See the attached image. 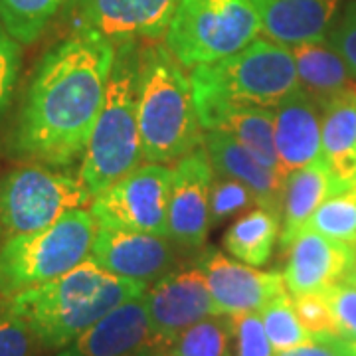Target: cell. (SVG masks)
<instances>
[{
    "instance_id": "obj_35",
    "label": "cell",
    "mask_w": 356,
    "mask_h": 356,
    "mask_svg": "<svg viewBox=\"0 0 356 356\" xmlns=\"http://www.w3.org/2000/svg\"><path fill=\"white\" fill-rule=\"evenodd\" d=\"M329 36V44L348 65L350 74L356 77V0L350 2L339 18H334Z\"/></svg>"
},
{
    "instance_id": "obj_17",
    "label": "cell",
    "mask_w": 356,
    "mask_h": 356,
    "mask_svg": "<svg viewBox=\"0 0 356 356\" xmlns=\"http://www.w3.org/2000/svg\"><path fill=\"white\" fill-rule=\"evenodd\" d=\"M323 109L303 89L273 109L275 153L283 177L321 159Z\"/></svg>"
},
{
    "instance_id": "obj_15",
    "label": "cell",
    "mask_w": 356,
    "mask_h": 356,
    "mask_svg": "<svg viewBox=\"0 0 356 356\" xmlns=\"http://www.w3.org/2000/svg\"><path fill=\"white\" fill-rule=\"evenodd\" d=\"M91 259L109 273L149 285L172 271L177 255L166 236L97 226Z\"/></svg>"
},
{
    "instance_id": "obj_14",
    "label": "cell",
    "mask_w": 356,
    "mask_h": 356,
    "mask_svg": "<svg viewBox=\"0 0 356 356\" xmlns=\"http://www.w3.org/2000/svg\"><path fill=\"white\" fill-rule=\"evenodd\" d=\"M145 303V293L109 311L58 356H149L163 350Z\"/></svg>"
},
{
    "instance_id": "obj_19",
    "label": "cell",
    "mask_w": 356,
    "mask_h": 356,
    "mask_svg": "<svg viewBox=\"0 0 356 356\" xmlns=\"http://www.w3.org/2000/svg\"><path fill=\"white\" fill-rule=\"evenodd\" d=\"M204 149L220 177L242 182L254 192L257 206L280 212L285 180L281 172L264 165L238 140L222 131H208V135H204Z\"/></svg>"
},
{
    "instance_id": "obj_24",
    "label": "cell",
    "mask_w": 356,
    "mask_h": 356,
    "mask_svg": "<svg viewBox=\"0 0 356 356\" xmlns=\"http://www.w3.org/2000/svg\"><path fill=\"white\" fill-rule=\"evenodd\" d=\"M281 214L271 208H255L238 218L224 236L228 254L245 266L261 267L271 259L275 242L280 240Z\"/></svg>"
},
{
    "instance_id": "obj_31",
    "label": "cell",
    "mask_w": 356,
    "mask_h": 356,
    "mask_svg": "<svg viewBox=\"0 0 356 356\" xmlns=\"http://www.w3.org/2000/svg\"><path fill=\"white\" fill-rule=\"evenodd\" d=\"M293 305H295L301 325L313 337H318V339L339 337L337 323H334L331 305H329L325 291L293 295Z\"/></svg>"
},
{
    "instance_id": "obj_25",
    "label": "cell",
    "mask_w": 356,
    "mask_h": 356,
    "mask_svg": "<svg viewBox=\"0 0 356 356\" xmlns=\"http://www.w3.org/2000/svg\"><path fill=\"white\" fill-rule=\"evenodd\" d=\"M74 0H0V24L18 44H32Z\"/></svg>"
},
{
    "instance_id": "obj_12",
    "label": "cell",
    "mask_w": 356,
    "mask_h": 356,
    "mask_svg": "<svg viewBox=\"0 0 356 356\" xmlns=\"http://www.w3.org/2000/svg\"><path fill=\"white\" fill-rule=\"evenodd\" d=\"M151 327L163 346H170L192 325L216 315L210 289L198 266L168 271L145 291Z\"/></svg>"
},
{
    "instance_id": "obj_16",
    "label": "cell",
    "mask_w": 356,
    "mask_h": 356,
    "mask_svg": "<svg viewBox=\"0 0 356 356\" xmlns=\"http://www.w3.org/2000/svg\"><path fill=\"white\" fill-rule=\"evenodd\" d=\"M355 245L303 229L287 248L283 281L291 295L327 291L341 283L353 264Z\"/></svg>"
},
{
    "instance_id": "obj_29",
    "label": "cell",
    "mask_w": 356,
    "mask_h": 356,
    "mask_svg": "<svg viewBox=\"0 0 356 356\" xmlns=\"http://www.w3.org/2000/svg\"><path fill=\"white\" fill-rule=\"evenodd\" d=\"M229 321L234 346L228 350V356H277L264 331L259 313L234 315Z\"/></svg>"
},
{
    "instance_id": "obj_3",
    "label": "cell",
    "mask_w": 356,
    "mask_h": 356,
    "mask_svg": "<svg viewBox=\"0 0 356 356\" xmlns=\"http://www.w3.org/2000/svg\"><path fill=\"white\" fill-rule=\"evenodd\" d=\"M137 119L147 163L166 165L204 145L191 79L166 46H140Z\"/></svg>"
},
{
    "instance_id": "obj_9",
    "label": "cell",
    "mask_w": 356,
    "mask_h": 356,
    "mask_svg": "<svg viewBox=\"0 0 356 356\" xmlns=\"http://www.w3.org/2000/svg\"><path fill=\"white\" fill-rule=\"evenodd\" d=\"M172 170L147 163L91 200L99 228L131 229L168 238V196Z\"/></svg>"
},
{
    "instance_id": "obj_8",
    "label": "cell",
    "mask_w": 356,
    "mask_h": 356,
    "mask_svg": "<svg viewBox=\"0 0 356 356\" xmlns=\"http://www.w3.org/2000/svg\"><path fill=\"white\" fill-rule=\"evenodd\" d=\"M91 200L79 177L40 165L16 168L0 178V238L48 228Z\"/></svg>"
},
{
    "instance_id": "obj_20",
    "label": "cell",
    "mask_w": 356,
    "mask_h": 356,
    "mask_svg": "<svg viewBox=\"0 0 356 356\" xmlns=\"http://www.w3.org/2000/svg\"><path fill=\"white\" fill-rule=\"evenodd\" d=\"M321 156L331 172L334 192L356 186V93L325 103Z\"/></svg>"
},
{
    "instance_id": "obj_6",
    "label": "cell",
    "mask_w": 356,
    "mask_h": 356,
    "mask_svg": "<svg viewBox=\"0 0 356 356\" xmlns=\"http://www.w3.org/2000/svg\"><path fill=\"white\" fill-rule=\"evenodd\" d=\"M97 222L91 210L77 208L51 226L4 240L0 245V295L62 277L91 257Z\"/></svg>"
},
{
    "instance_id": "obj_33",
    "label": "cell",
    "mask_w": 356,
    "mask_h": 356,
    "mask_svg": "<svg viewBox=\"0 0 356 356\" xmlns=\"http://www.w3.org/2000/svg\"><path fill=\"white\" fill-rule=\"evenodd\" d=\"M34 334L20 317H16L8 305L0 303V356H30L34 346Z\"/></svg>"
},
{
    "instance_id": "obj_36",
    "label": "cell",
    "mask_w": 356,
    "mask_h": 356,
    "mask_svg": "<svg viewBox=\"0 0 356 356\" xmlns=\"http://www.w3.org/2000/svg\"><path fill=\"white\" fill-rule=\"evenodd\" d=\"M277 356H344V341L339 337H331V339L315 337L313 341L280 353Z\"/></svg>"
},
{
    "instance_id": "obj_7",
    "label": "cell",
    "mask_w": 356,
    "mask_h": 356,
    "mask_svg": "<svg viewBox=\"0 0 356 356\" xmlns=\"http://www.w3.org/2000/svg\"><path fill=\"white\" fill-rule=\"evenodd\" d=\"M261 34L252 0H178L165 46L184 70L240 51Z\"/></svg>"
},
{
    "instance_id": "obj_30",
    "label": "cell",
    "mask_w": 356,
    "mask_h": 356,
    "mask_svg": "<svg viewBox=\"0 0 356 356\" xmlns=\"http://www.w3.org/2000/svg\"><path fill=\"white\" fill-rule=\"evenodd\" d=\"M255 202L254 192L234 178L220 177L212 184L210 194V224L214 226L226 218L236 216L243 210H250Z\"/></svg>"
},
{
    "instance_id": "obj_32",
    "label": "cell",
    "mask_w": 356,
    "mask_h": 356,
    "mask_svg": "<svg viewBox=\"0 0 356 356\" xmlns=\"http://www.w3.org/2000/svg\"><path fill=\"white\" fill-rule=\"evenodd\" d=\"M327 299L331 305L332 317L337 323V331L339 339H343L346 343H355L356 341V285L348 281H341L329 287Z\"/></svg>"
},
{
    "instance_id": "obj_26",
    "label": "cell",
    "mask_w": 356,
    "mask_h": 356,
    "mask_svg": "<svg viewBox=\"0 0 356 356\" xmlns=\"http://www.w3.org/2000/svg\"><path fill=\"white\" fill-rule=\"evenodd\" d=\"M303 229L356 245V186L332 192L309 218Z\"/></svg>"
},
{
    "instance_id": "obj_27",
    "label": "cell",
    "mask_w": 356,
    "mask_h": 356,
    "mask_svg": "<svg viewBox=\"0 0 356 356\" xmlns=\"http://www.w3.org/2000/svg\"><path fill=\"white\" fill-rule=\"evenodd\" d=\"M259 318L275 355L297 348L315 339L301 325L295 305H293V297H289L287 293H281L275 299H271L259 311Z\"/></svg>"
},
{
    "instance_id": "obj_34",
    "label": "cell",
    "mask_w": 356,
    "mask_h": 356,
    "mask_svg": "<svg viewBox=\"0 0 356 356\" xmlns=\"http://www.w3.org/2000/svg\"><path fill=\"white\" fill-rule=\"evenodd\" d=\"M22 64L20 44L0 24V115L8 107Z\"/></svg>"
},
{
    "instance_id": "obj_37",
    "label": "cell",
    "mask_w": 356,
    "mask_h": 356,
    "mask_svg": "<svg viewBox=\"0 0 356 356\" xmlns=\"http://www.w3.org/2000/svg\"><path fill=\"white\" fill-rule=\"evenodd\" d=\"M344 281H348V283L356 285V245H355V255H353V264H350V267H348V273H346Z\"/></svg>"
},
{
    "instance_id": "obj_28",
    "label": "cell",
    "mask_w": 356,
    "mask_h": 356,
    "mask_svg": "<svg viewBox=\"0 0 356 356\" xmlns=\"http://www.w3.org/2000/svg\"><path fill=\"white\" fill-rule=\"evenodd\" d=\"M232 321L212 315L178 334L168 346V356H228Z\"/></svg>"
},
{
    "instance_id": "obj_10",
    "label": "cell",
    "mask_w": 356,
    "mask_h": 356,
    "mask_svg": "<svg viewBox=\"0 0 356 356\" xmlns=\"http://www.w3.org/2000/svg\"><path fill=\"white\" fill-rule=\"evenodd\" d=\"M74 32H89L111 44L165 38L178 0H74Z\"/></svg>"
},
{
    "instance_id": "obj_4",
    "label": "cell",
    "mask_w": 356,
    "mask_h": 356,
    "mask_svg": "<svg viewBox=\"0 0 356 356\" xmlns=\"http://www.w3.org/2000/svg\"><path fill=\"white\" fill-rule=\"evenodd\" d=\"M140 44H119L105 99L86 153L81 156L79 178L95 198L143 161L139 119H137V74Z\"/></svg>"
},
{
    "instance_id": "obj_21",
    "label": "cell",
    "mask_w": 356,
    "mask_h": 356,
    "mask_svg": "<svg viewBox=\"0 0 356 356\" xmlns=\"http://www.w3.org/2000/svg\"><path fill=\"white\" fill-rule=\"evenodd\" d=\"M334 192L331 172L323 156L311 165L289 172L283 180L281 194V250H287L291 242L303 232L309 218Z\"/></svg>"
},
{
    "instance_id": "obj_22",
    "label": "cell",
    "mask_w": 356,
    "mask_h": 356,
    "mask_svg": "<svg viewBox=\"0 0 356 356\" xmlns=\"http://www.w3.org/2000/svg\"><path fill=\"white\" fill-rule=\"evenodd\" d=\"M289 50L297 67L299 88L321 107L344 93H356V77L339 51L325 40L289 46Z\"/></svg>"
},
{
    "instance_id": "obj_18",
    "label": "cell",
    "mask_w": 356,
    "mask_h": 356,
    "mask_svg": "<svg viewBox=\"0 0 356 356\" xmlns=\"http://www.w3.org/2000/svg\"><path fill=\"white\" fill-rule=\"evenodd\" d=\"M341 0H252L267 38L297 46L327 38Z\"/></svg>"
},
{
    "instance_id": "obj_11",
    "label": "cell",
    "mask_w": 356,
    "mask_h": 356,
    "mask_svg": "<svg viewBox=\"0 0 356 356\" xmlns=\"http://www.w3.org/2000/svg\"><path fill=\"white\" fill-rule=\"evenodd\" d=\"M170 178L168 238L182 248H200L212 228L210 194L214 168L206 149H196L178 159Z\"/></svg>"
},
{
    "instance_id": "obj_23",
    "label": "cell",
    "mask_w": 356,
    "mask_h": 356,
    "mask_svg": "<svg viewBox=\"0 0 356 356\" xmlns=\"http://www.w3.org/2000/svg\"><path fill=\"white\" fill-rule=\"evenodd\" d=\"M208 131H222L236 139L261 163L280 170L273 137V109L264 107H216L198 115ZM283 177V175H281ZM285 178V177H283Z\"/></svg>"
},
{
    "instance_id": "obj_13",
    "label": "cell",
    "mask_w": 356,
    "mask_h": 356,
    "mask_svg": "<svg viewBox=\"0 0 356 356\" xmlns=\"http://www.w3.org/2000/svg\"><path fill=\"white\" fill-rule=\"evenodd\" d=\"M196 266L206 277L214 313L222 317L259 313L287 289L280 271H259L214 250L200 255Z\"/></svg>"
},
{
    "instance_id": "obj_38",
    "label": "cell",
    "mask_w": 356,
    "mask_h": 356,
    "mask_svg": "<svg viewBox=\"0 0 356 356\" xmlns=\"http://www.w3.org/2000/svg\"><path fill=\"white\" fill-rule=\"evenodd\" d=\"M344 356H356V341L355 343L344 341Z\"/></svg>"
},
{
    "instance_id": "obj_5",
    "label": "cell",
    "mask_w": 356,
    "mask_h": 356,
    "mask_svg": "<svg viewBox=\"0 0 356 356\" xmlns=\"http://www.w3.org/2000/svg\"><path fill=\"white\" fill-rule=\"evenodd\" d=\"M191 83L198 115L216 107L275 109L301 89L289 46L264 38L228 58L196 65Z\"/></svg>"
},
{
    "instance_id": "obj_39",
    "label": "cell",
    "mask_w": 356,
    "mask_h": 356,
    "mask_svg": "<svg viewBox=\"0 0 356 356\" xmlns=\"http://www.w3.org/2000/svg\"><path fill=\"white\" fill-rule=\"evenodd\" d=\"M149 356H168V353H166V355H161V353L156 350V353H153V355H149Z\"/></svg>"
},
{
    "instance_id": "obj_2",
    "label": "cell",
    "mask_w": 356,
    "mask_h": 356,
    "mask_svg": "<svg viewBox=\"0 0 356 356\" xmlns=\"http://www.w3.org/2000/svg\"><path fill=\"white\" fill-rule=\"evenodd\" d=\"M147 289L149 285L109 273L89 257L62 277L6 297L4 303L40 344L64 348L115 307Z\"/></svg>"
},
{
    "instance_id": "obj_1",
    "label": "cell",
    "mask_w": 356,
    "mask_h": 356,
    "mask_svg": "<svg viewBox=\"0 0 356 356\" xmlns=\"http://www.w3.org/2000/svg\"><path fill=\"white\" fill-rule=\"evenodd\" d=\"M117 46L74 32L36 67L10 135V153L48 166L81 159L102 111Z\"/></svg>"
}]
</instances>
